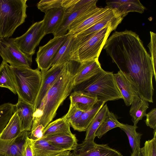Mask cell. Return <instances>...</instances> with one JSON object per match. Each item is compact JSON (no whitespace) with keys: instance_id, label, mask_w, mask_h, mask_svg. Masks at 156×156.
<instances>
[{"instance_id":"6da1fadb","label":"cell","mask_w":156,"mask_h":156,"mask_svg":"<svg viewBox=\"0 0 156 156\" xmlns=\"http://www.w3.org/2000/svg\"><path fill=\"white\" fill-rule=\"evenodd\" d=\"M80 63L67 62L42 100L34 111L31 128L41 125L45 128L55 117L59 107L70 95L74 87V79Z\"/></svg>"},{"instance_id":"7a4b0ae2","label":"cell","mask_w":156,"mask_h":156,"mask_svg":"<svg viewBox=\"0 0 156 156\" xmlns=\"http://www.w3.org/2000/svg\"><path fill=\"white\" fill-rule=\"evenodd\" d=\"M74 91H80L106 102L122 99L112 72L102 69L87 80L74 87Z\"/></svg>"},{"instance_id":"3957f363","label":"cell","mask_w":156,"mask_h":156,"mask_svg":"<svg viewBox=\"0 0 156 156\" xmlns=\"http://www.w3.org/2000/svg\"><path fill=\"white\" fill-rule=\"evenodd\" d=\"M11 67L18 98L34 106L41 85V72L38 68L34 69L25 67Z\"/></svg>"},{"instance_id":"277c9868","label":"cell","mask_w":156,"mask_h":156,"mask_svg":"<svg viewBox=\"0 0 156 156\" xmlns=\"http://www.w3.org/2000/svg\"><path fill=\"white\" fill-rule=\"evenodd\" d=\"M27 0H0V39L9 38L27 17Z\"/></svg>"},{"instance_id":"5b68a950","label":"cell","mask_w":156,"mask_h":156,"mask_svg":"<svg viewBox=\"0 0 156 156\" xmlns=\"http://www.w3.org/2000/svg\"><path fill=\"white\" fill-rule=\"evenodd\" d=\"M118 25L111 24L96 33L70 52V59L82 63L98 58L110 33Z\"/></svg>"},{"instance_id":"8992f818","label":"cell","mask_w":156,"mask_h":156,"mask_svg":"<svg viewBox=\"0 0 156 156\" xmlns=\"http://www.w3.org/2000/svg\"><path fill=\"white\" fill-rule=\"evenodd\" d=\"M0 55L2 61L11 66L30 68L32 63V56L23 52L12 38L0 39Z\"/></svg>"},{"instance_id":"52a82bcc","label":"cell","mask_w":156,"mask_h":156,"mask_svg":"<svg viewBox=\"0 0 156 156\" xmlns=\"http://www.w3.org/2000/svg\"><path fill=\"white\" fill-rule=\"evenodd\" d=\"M45 35L43 20L33 24L22 36L12 39L23 52L32 56L35 53L36 47Z\"/></svg>"},{"instance_id":"ba28073f","label":"cell","mask_w":156,"mask_h":156,"mask_svg":"<svg viewBox=\"0 0 156 156\" xmlns=\"http://www.w3.org/2000/svg\"><path fill=\"white\" fill-rule=\"evenodd\" d=\"M69 35L54 37L44 45L39 47L37 53L36 61L41 72L51 67L52 61L58 50L67 40Z\"/></svg>"},{"instance_id":"9c48e42d","label":"cell","mask_w":156,"mask_h":156,"mask_svg":"<svg viewBox=\"0 0 156 156\" xmlns=\"http://www.w3.org/2000/svg\"><path fill=\"white\" fill-rule=\"evenodd\" d=\"M70 156H123L118 151L107 144H98L94 141L84 140L77 144Z\"/></svg>"},{"instance_id":"30bf717a","label":"cell","mask_w":156,"mask_h":156,"mask_svg":"<svg viewBox=\"0 0 156 156\" xmlns=\"http://www.w3.org/2000/svg\"><path fill=\"white\" fill-rule=\"evenodd\" d=\"M114 75L125 104L129 106L133 98L139 96L137 86L127 73L119 70Z\"/></svg>"},{"instance_id":"8fae6325","label":"cell","mask_w":156,"mask_h":156,"mask_svg":"<svg viewBox=\"0 0 156 156\" xmlns=\"http://www.w3.org/2000/svg\"><path fill=\"white\" fill-rule=\"evenodd\" d=\"M66 63L52 66L48 70L41 72V82L34 105V111L40 106L47 91L62 71Z\"/></svg>"},{"instance_id":"7c38bea8","label":"cell","mask_w":156,"mask_h":156,"mask_svg":"<svg viewBox=\"0 0 156 156\" xmlns=\"http://www.w3.org/2000/svg\"><path fill=\"white\" fill-rule=\"evenodd\" d=\"M29 132L23 131L12 139H0V156H22L23 149Z\"/></svg>"},{"instance_id":"4fadbf2b","label":"cell","mask_w":156,"mask_h":156,"mask_svg":"<svg viewBox=\"0 0 156 156\" xmlns=\"http://www.w3.org/2000/svg\"><path fill=\"white\" fill-rule=\"evenodd\" d=\"M107 6L111 8L117 16L123 18L129 12L142 13L145 7L138 0H112L106 1Z\"/></svg>"},{"instance_id":"5bb4252c","label":"cell","mask_w":156,"mask_h":156,"mask_svg":"<svg viewBox=\"0 0 156 156\" xmlns=\"http://www.w3.org/2000/svg\"><path fill=\"white\" fill-rule=\"evenodd\" d=\"M98 1V0H92L90 3L78 10L73 12H65L61 24L53 34L54 37L62 36L66 34L69 26L75 20L86 12L98 8L96 5Z\"/></svg>"},{"instance_id":"9a60e30c","label":"cell","mask_w":156,"mask_h":156,"mask_svg":"<svg viewBox=\"0 0 156 156\" xmlns=\"http://www.w3.org/2000/svg\"><path fill=\"white\" fill-rule=\"evenodd\" d=\"M98 58L80 63L74 79V87L94 76L102 69Z\"/></svg>"},{"instance_id":"2e32d148","label":"cell","mask_w":156,"mask_h":156,"mask_svg":"<svg viewBox=\"0 0 156 156\" xmlns=\"http://www.w3.org/2000/svg\"><path fill=\"white\" fill-rule=\"evenodd\" d=\"M16 106L21 131H30L33 122L34 106L19 98Z\"/></svg>"},{"instance_id":"e0dca14e","label":"cell","mask_w":156,"mask_h":156,"mask_svg":"<svg viewBox=\"0 0 156 156\" xmlns=\"http://www.w3.org/2000/svg\"><path fill=\"white\" fill-rule=\"evenodd\" d=\"M112 10L107 6L104 8H99L98 10L94 14L73 28L68 30L66 34L69 35H74L80 33L98 22Z\"/></svg>"},{"instance_id":"ac0fdd59","label":"cell","mask_w":156,"mask_h":156,"mask_svg":"<svg viewBox=\"0 0 156 156\" xmlns=\"http://www.w3.org/2000/svg\"><path fill=\"white\" fill-rule=\"evenodd\" d=\"M65 12L63 9L54 8L49 9L45 13L43 20L45 35L53 34L55 32L62 23Z\"/></svg>"},{"instance_id":"d6986e66","label":"cell","mask_w":156,"mask_h":156,"mask_svg":"<svg viewBox=\"0 0 156 156\" xmlns=\"http://www.w3.org/2000/svg\"><path fill=\"white\" fill-rule=\"evenodd\" d=\"M43 139L54 146L65 151L73 150L78 144L75 134H60L45 137Z\"/></svg>"},{"instance_id":"ffe728a7","label":"cell","mask_w":156,"mask_h":156,"mask_svg":"<svg viewBox=\"0 0 156 156\" xmlns=\"http://www.w3.org/2000/svg\"><path fill=\"white\" fill-rule=\"evenodd\" d=\"M105 102L98 101L90 110L84 112L80 117L70 125L79 132L86 131L90 124Z\"/></svg>"},{"instance_id":"44dd1931","label":"cell","mask_w":156,"mask_h":156,"mask_svg":"<svg viewBox=\"0 0 156 156\" xmlns=\"http://www.w3.org/2000/svg\"><path fill=\"white\" fill-rule=\"evenodd\" d=\"M70 124L63 116L50 122L44 130L41 138L53 135L72 134L70 129Z\"/></svg>"},{"instance_id":"7402d4cb","label":"cell","mask_w":156,"mask_h":156,"mask_svg":"<svg viewBox=\"0 0 156 156\" xmlns=\"http://www.w3.org/2000/svg\"><path fill=\"white\" fill-rule=\"evenodd\" d=\"M31 141L34 156H55L65 151L54 146L43 139L31 140Z\"/></svg>"},{"instance_id":"603a6c76","label":"cell","mask_w":156,"mask_h":156,"mask_svg":"<svg viewBox=\"0 0 156 156\" xmlns=\"http://www.w3.org/2000/svg\"><path fill=\"white\" fill-rule=\"evenodd\" d=\"M131 105L129 114L133 125L136 126L138 122L146 116L149 105L148 102L138 96L133 98Z\"/></svg>"},{"instance_id":"cb8c5ba5","label":"cell","mask_w":156,"mask_h":156,"mask_svg":"<svg viewBox=\"0 0 156 156\" xmlns=\"http://www.w3.org/2000/svg\"><path fill=\"white\" fill-rule=\"evenodd\" d=\"M70 103L76 104L83 111L91 109L98 102L97 98L85 94L80 91H73L70 95Z\"/></svg>"},{"instance_id":"d4e9b609","label":"cell","mask_w":156,"mask_h":156,"mask_svg":"<svg viewBox=\"0 0 156 156\" xmlns=\"http://www.w3.org/2000/svg\"><path fill=\"white\" fill-rule=\"evenodd\" d=\"M21 132L20 123L16 112L0 134V139L9 140L14 139Z\"/></svg>"},{"instance_id":"484cf974","label":"cell","mask_w":156,"mask_h":156,"mask_svg":"<svg viewBox=\"0 0 156 156\" xmlns=\"http://www.w3.org/2000/svg\"><path fill=\"white\" fill-rule=\"evenodd\" d=\"M108 110L106 104L100 109L87 129L84 140L94 141L96 137L95 133L105 117Z\"/></svg>"},{"instance_id":"4316f807","label":"cell","mask_w":156,"mask_h":156,"mask_svg":"<svg viewBox=\"0 0 156 156\" xmlns=\"http://www.w3.org/2000/svg\"><path fill=\"white\" fill-rule=\"evenodd\" d=\"M122 125V123L118 121L117 116L108 110L105 117L97 130L95 136L101 138L110 130L116 127L119 128Z\"/></svg>"},{"instance_id":"83f0119b","label":"cell","mask_w":156,"mask_h":156,"mask_svg":"<svg viewBox=\"0 0 156 156\" xmlns=\"http://www.w3.org/2000/svg\"><path fill=\"white\" fill-rule=\"evenodd\" d=\"M0 87L7 88L14 94H17L11 66L3 61L0 65Z\"/></svg>"},{"instance_id":"f1b7e54d","label":"cell","mask_w":156,"mask_h":156,"mask_svg":"<svg viewBox=\"0 0 156 156\" xmlns=\"http://www.w3.org/2000/svg\"><path fill=\"white\" fill-rule=\"evenodd\" d=\"M137 126L122 123L119 128L123 131L128 137L132 152L140 150V140L142 134L136 131Z\"/></svg>"},{"instance_id":"f546056e","label":"cell","mask_w":156,"mask_h":156,"mask_svg":"<svg viewBox=\"0 0 156 156\" xmlns=\"http://www.w3.org/2000/svg\"><path fill=\"white\" fill-rule=\"evenodd\" d=\"M74 39L73 36L69 35L67 40L60 48L54 57L51 67L66 63L70 60V52Z\"/></svg>"},{"instance_id":"4dcf8cb0","label":"cell","mask_w":156,"mask_h":156,"mask_svg":"<svg viewBox=\"0 0 156 156\" xmlns=\"http://www.w3.org/2000/svg\"><path fill=\"white\" fill-rule=\"evenodd\" d=\"M77 0H41L37 6L41 12L45 13L47 10L54 8L63 9L65 11L73 5Z\"/></svg>"},{"instance_id":"1f68e13d","label":"cell","mask_w":156,"mask_h":156,"mask_svg":"<svg viewBox=\"0 0 156 156\" xmlns=\"http://www.w3.org/2000/svg\"><path fill=\"white\" fill-rule=\"evenodd\" d=\"M16 111V105L8 103L0 105V134Z\"/></svg>"},{"instance_id":"d6a6232c","label":"cell","mask_w":156,"mask_h":156,"mask_svg":"<svg viewBox=\"0 0 156 156\" xmlns=\"http://www.w3.org/2000/svg\"><path fill=\"white\" fill-rule=\"evenodd\" d=\"M156 129H154L153 138L145 141L140 149L142 156H156Z\"/></svg>"},{"instance_id":"836d02e7","label":"cell","mask_w":156,"mask_h":156,"mask_svg":"<svg viewBox=\"0 0 156 156\" xmlns=\"http://www.w3.org/2000/svg\"><path fill=\"white\" fill-rule=\"evenodd\" d=\"M84 112L81 110L76 104L70 103L67 113L64 116L71 125L80 117Z\"/></svg>"},{"instance_id":"e575fe53","label":"cell","mask_w":156,"mask_h":156,"mask_svg":"<svg viewBox=\"0 0 156 156\" xmlns=\"http://www.w3.org/2000/svg\"><path fill=\"white\" fill-rule=\"evenodd\" d=\"M150 41L148 47L149 48L154 72V77L156 80V34L150 31Z\"/></svg>"},{"instance_id":"d590c367","label":"cell","mask_w":156,"mask_h":156,"mask_svg":"<svg viewBox=\"0 0 156 156\" xmlns=\"http://www.w3.org/2000/svg\"><path fill=\"white\" fill-rule=\"evenodd\" d=\"M145 122L146 125L154 129H156V109H152L146 115Z\"/></svg>"},{"instance_id":"8d00e7d4","label":"cell","mask_w":156,"mask_h":156,"mask_svg":"<svg viewBox=\"0 0 156 156\" xmlns=\"http://www.w3.org/2000/svg\"><path fill=\"white\" fill-rule=\"evenodd\" d=\"M92 0H77V1L71 7L65 11L66 12H73L83 8Z\"/></svg>"},{"instance_id":"74e56055","label":"cell","mask_w":156,"mask_h":156,"mask_svg":"<svg viewBox=\"0 0 156 156\" xmlns=\"http://www.w3.org/2000/svg\"><path fill=\"white\" fill-rule=\"evenodd\" d=\"M22 156H34L31 140L28 136L23 149Z\"/></svg>"},{"instance_id":"f35d334b","label":"cell","mask_w":156,"mask_h":156,"mask_svg":"<svg viewBox=\"0 0 156 156\" xmlns=\"http://www.w3.org/2000/svg\"><path fill=\"white\" fill-rule=\"evenodd\" d=\"M70 151H64L59 153L55 156H70Z\"/></svg>"},{"instance_id":"ab89813d","label":"cell","mask_w":156,"mask_h":156,"mask_svg":"<svg viewBox=\"0 0 156 156\" xmlns=\"http://www.w3.org/2000/svg\"><path fill=\"white\" fill-rule=\"evenodd\" d=\"M130 156H142L140 150L132 152Z\"/></svg>"}]
</instances>
